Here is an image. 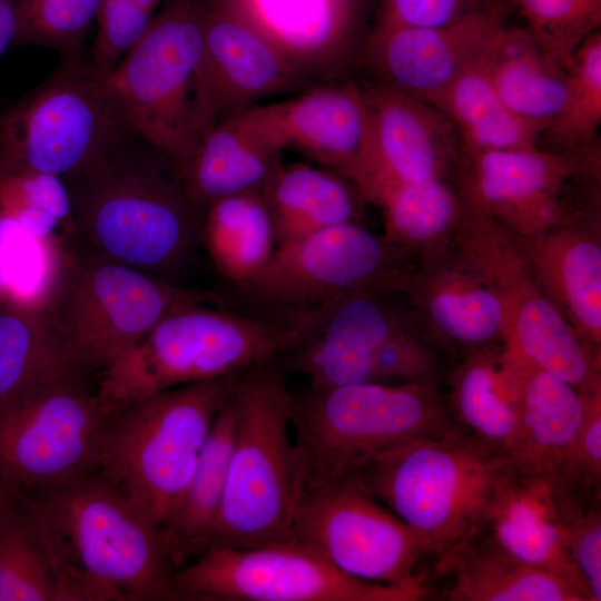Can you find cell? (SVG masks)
<instances>
[{
	"instance_id": "1",
	"label": "cell",
	"mask_w": 601,
	"mask_h": 601,
	"mask_svg": "<svg viewBox=\"0 0 601 601\" xmlns=\"http://www.w3.org/2000/svg\"><path fill=\"white\" fill-rule=\"evenodd\" d=\"M29 494L55 551L62 601L168 599L176 565L166 535L114 485L90 472Z\"/></svg>"
},
{
	"instance_id": "2",
	"label": "cell",
	"mask_w": 601,
	"mask_h": 601,
	"mask_svg": "<svg viewBox=\"0 0 601 601\" xmlns=\"http://www.w3.org/2000/svg\"><path fill=\"white\" fill-rule=\"evenodd\" d=\"M65 184L70 221L92 254L165 278L200 240L201 209L162 156L136 155L122 140Z\"/></svg>"
},
{
	"instance_id": "3",
	"label": "cell",
	"mask_w": 601,
	"mask_h": 601,
	"mask_svg": "<svg viewBox=\"0 0 601 601\" xmlns=\"http://www.w3.org/2000/svg\"><path fill=\"white\" fill-rule=\"evenodd\" d=\"M282 361L239 374L236 428L226 484L209 548H246L284 540L304 490L289 436L294 395Z\"/></svg>"
},
{
	"instance_id": "4",
	"label": "cell",
	"mask_w": 601,
	"mask_h": 601,
	"mask_svg": "<svg viewBox=\"0 0 601 601\" xmlns=\"http://www.w3.org/2000/svg\"><path fill=\"white\" fill-rule=\"evenodd\" d=\"M299 332L257 312L206 306L195 294L102 372L98 394L116 411L158 392L283 359Z\"/></svg>"
},
{
	"instance_id": "5",
	"label": "cell",
	"mask_w": 601,
	"mask_h": 601,
	"mask_svg": "<svg viewBox=\"0 0 601 601\" xmlns=\"http://www.w3.org/2000/svg\"><path fill=\"white\" fill-rule=\"evenodd\" d=\"M238 376L168 388L114 411L92 472L162 526Z\"/></svg>"
},
{
	"instance_id": "6",
	"label": "cell",
	"mask_w": 601,
	"mask_h": 601,
	"mask_svg": "<svg viewBox=\"0 0 601 601\" xmlns=\"http://www.w3.org/2000/svg\"><path fill=\"white\" fill-rule=\"evenodd\" d=\"M508 459L469 434L414 439L368 461L366 490L404 521L437 560L482 528Z\"/></svg>"
},
{
	"instance_id": "7",
	"label": "cell",
	"mask_w": 601,
	"mask_h": 601,
	"mask_svg": "<svg viewBox=\"0 0 601 601\" xmlns=\"http://www.w3.org/2000/svg\"><path fill=\"white\" fill-rule=\"evenodd\" d=\"M204 14L205 0H167L142 38L100 75L127 126L179 179L213 127L199 79Z\"/></svg>"
},
{
	"instance_id": "8",
	"label": "cell",
	"mask_w": 601,
	"mask_h": 601,
	"mask_svg": "<svg viewBox=\"0 0 601 601\" xmlns=\"http://www.w3.org/2000/svg\"><path fill=\"white\" fill-rule=\"evenodd\" d=\"M292 428L304 489L357 474L404 442L456 432L433 380L308 387L294 395Z\"/></svg>"
},
{
	"instance_id": "9",
	"label": "cell",
	"mask_w": 601,
	"mask_h": 601,
	"mask_svg": "<svg viewBox=\"0 0 601 601\" xmlns=\"http://www.w3.org/2000/svg\"><path fill=\"white\" fill-rule=\"evenodd\" d=\"M411 254L359 223L278 245L255 277L236 286L250 311L297 329L331 302L358 292L405 290Z\"/></svg>"
},
{
	"instance_id": "10",
	"label": "cell",
	"mask_w": 601,
	"mask_h": 601,
	"mask_svg": "<svg viewBox=\"0 0 601 601\" xmlns=\"http://www.w3.org/2000/svg\"><path fill=\"white\" fill-rule=\"evenodd\" d=\"M194 294L92 254L61 264L45 307L79 368L104 372Z\"/></svg>"
},
{
	"instance_id": "11",
	"label": "cell",
	"mask_w": 601,
	"mask_h": 601,
	"mask_svg": "<svg viewBox=\"0 0 601 601\" xmlns=\"http://www.w3.org/2000/svg\"><path fill=\"white\" fill-rule=\"evenodd\" d=\"M131 131L90 67L68 66L0 119V161L65 183L90 169Z\"/></svg>"
},
{
	"instance_id": "12",
	"label": "cell",
	"mask_w": 601,
	"mask_h": 601,
	"mask_svg": "<svg viewBox=\"0 0 601 601\" xmlns=\"http://www.w3.org/2000/svg\"><path fill=\"white\" fill-rule=\"evenodd\" d=\"M287 538L349 577L401 589L416 601L427 594L416 574L421 540L357 474L305 487Z\"/></svg>"
},
{
	"instance_id": "13",
	"label": "cell",
	"mask_w": 601,
	"mask_h": 601,
	"mask_svg": "<svg viewBox=\"0 0 601 601\" xmlns=\"http://www.w3.org/2000/svg\"><path fill=\"white\" fill-rule=\"evenodd\" d=\"M168 599L208 601H416L410 593L349 577L293 539L209 548L169 579Z\"/></svg>"
},
{
	"instance_id": "14",
	"label": "cell",
	"mask_w": 601,
	"mask_h": 601,
	"mask_svg": "<svg viewBox=\"0 0 601 601\" xmlns=\"http://www.w3.org/2000/svg\"><path fill=\"white\" fill-rule=\"evenodd\" d=\"M112 411L81 378L39 386L0 407V484L37 493L95 469Z\"/></svg>"
},
{
	"instance_id": "15",
	"label": "cell",
	"mask_w": 601,
	"mask_h": 601,
	"mask_svg": "<svg viewBox=\"0 0 601 601\" xmlns=\"http://www.w3.org/2000/svg\"><path fill=\"white\" fill-rule=\"evenodd\" d=\"M599 171L600 149L568 155L534 145L462 152L455 174L465 204L530 239L570 216L563 201L570 179Z\"/></svg>"
},
{
	"instance_id": "16",
	"label": "cell",
	"mask_w": 601,
	"mask_h": 601,
	"mask_svg": "<svg viewBox=\"0 0 601 601\" xmlns=\"http://www.w3.org/2000/svg\"><path fill=\"white\" fill-rule=\"evenodd\" d=\"M511 12L502 3L449 24L373 28L357 59L372 83L431 102L477 59Z\"/></svg>"
},
{
	"instance_id": "17",
	"label": "cell",
	"mask_w": 601,
	"mask_h": 601,
	"mask_svg": "<svg viewBox=\"0 0 601 601\" xmlns=\"http://www.w3.org/2000/svg\"><path fill=\"white\" fill-rule=\"evenodd\" d=\"M213 1L268 40L308 87L343 80L364 41V0Z\"/></svg>"
},
{
	"instance_id": "18",
	"label": "cell",
	"mask_w": 601,
	"mask_h": 601,
	"mask_svg": "<svg viewBox=\"0 0 601 601\" xmlns=\"http://www.w3.org/2000/svg\"><path fill=\"white\" fill-rule=\"evenodd\" d=\"M390 294L353 293L307 316L297 326L296 345L282 359L286 371L305 375L314 388L371 382L376 349L406 325Z\"/></svg>"
},
{
	"instance_id": "19",
	"label": "cell",
	"mask_w": 601,
	"mask_h": 601,
	"mask_svg": "<svg viewBox=\"0 0 601 601\" xmlns=\"http://www.w3.org/2000/svg\"><path fill=\"white\" fill-rule=\"evenodd\" d=\"M199 79L211 126L270 96L308 88L268 40L213 0H205Z\"/></svg>"
},
{
	"instance_id": "20",
	"label": "cell",
	"mask_w": 601,
	"mask_h": 601,
	"mask_svg": "<svg viewBox=\"0 0 601 601\" xmlns=\"http://www.w3.org/2000/svg\"><path fill=\"white\" fill-rule=\"evenodd\" d=\"M362 87L371 112L373 148L364 196L381 180L446 179L456 171L462 145L453 122L442 110L384 86Z\"/></svg>"
},
{
	"instance_id": "21",
	"label": "cell",
	"mask_w": 601,
	"mask_h": 601,
	"mask_svg": "<svg viewBox=\"0 0 601 601\" xmlns=\"http://www.w3.org/2000/svg\"><path fill=\"white\" fill-rule=\"evenodd\" d=\"M278 108L287 147L351 180L364 195L373 148L363 87L344 79L317 83Z\"/></svg>"
},
{
	"instance_id": "22",
	"label": "cell",
	"mask_w": 601,
	"mask_h": 601,
	"mask_svg": "<svg viewBox=\"0 0 601 601\" xmlns=\"http://www.w3.org/2000/svg\"><path fill=\"white\" fill-rule=\"evenodd\" d=\"M285 148L278 102L258 104L216 122L180 180L203 210L221 198L260 189L282 166Z\"/></svg>"
},
{
	"instance_id": "23",
	"label": "cell",
	"mask_w": 601,
	"mask_h": 601,
	"mask_svg": "<svg viewBox=\"0 0 601 601\" xmlns=\"http://www.w3.org/2000/svg\"><path fill=\"white\" fill-rule=\"evenodd\" d=\"M523 244L536 287L600 357L599 229L595 225L569 216L541 235L523 239Z\"/></svg>"
},
{
	"instance_id": "24",
	"label": "cell",
	"mask_w": 601,
	"mask_h": 601,
	"mask_svg": "<svg viewBox=\"0 0 601 601\" xmlns=\"http://www.w3.org/2000/svg\"><path fill=\"white\" fill-rule=\"evenodd\" d=\"M405 290L434 331L453 343L475 347L504 337L505 296L455 249L425 259Z\"/></svg>"
},
{
	"instance_id": "25",
	"label": "cell",
	"mask_w": 601,
	"mask_h": 601,
	"mask_svg": "<svg viewBox=\"0 0 601 601\" xmlns=\"http://www.w3.org/2000/svg\"><path fill=\"white\" fill-rule=\"evenodd\" d=\"M482 528L515 558L566 581L591 601L545 480L524 476L509 465L495 483Z\"/></svg>"
},
{
	"instance_id": "26",
	"label": "cell",
	"mask_w": 601,
	"mask_h": 601,
	"mask_svg": "<svg viewBox=\"0 0 601 601\" xmlns=\"http://www.w3.org/2000/svg\"><path fill=\"white\" fill-rule=\"evenodd\" d=\"M521 363L519 422L506 459L515 472L548 481L578 437L585 398L573 385Z\"/></svg>"
},
{
	"instance_id": "27",
	"label": "cell",
	"mask_w": 601,
	"mask_h": 601,
	"mask_svg": "<svg viewBox=\"0 0 601 601\" xmlns=\"http://www.w3.org/2000/svg\"><path fill=\"white\" fill-rule=\"evenodd\" d=\"M436 570L452 577V601H589L566 581L515 558L483 528L437 560Z\"/></svg>"
},
{
	"instance_id": "28",
	"label": "cell",
	"mask_w": 601,
	"mask_h": 601,
	"mask_svg": "<svg viewBox=\"0 0 601 601\" xmlns=\"http://www.w3.org/2000/svg\"><path fill=\"white\" fill-rule=\"evenodd\" d=\"M506 299L502 341L508 352L577 388L600 376V357L536 287L531 273L509 288Z\"/></svg>"
},
{
	"instance_id": "29",
	"label": "cell",
	"mask_w": 601,
	"mask_h": 601,
	"mask_svg": "<svg viewBox=\"0 0 601 601\" xmlns=\"http://www.w3.org/2000/svg\"><path fill=\"white\" fill-rule=\"evenodd\" d=\"M480 62L509 110L543 134L565 102L568 71L539 47L524 26L510 22L492 37Z\"/></svg>"
},
{
	"instance_id": "30",
	"label": "cell",
	"mask_w": 601,
	"mask_h": 601,
	"mask_svg": "<svg viewBox=\"0 0 601 601\" xmlns=\"http://www.w3.org/2000/svg\"><path fill=\"white\" fill-rule=\"evenodd\" d=\"M277 246L348 223H359L366 200L351 180L323 166H282L260 188Z\"/></svg>"
},
{
	"instance_id": "31",
	"label": "cell",
	"mask_w": 601,
	"mask_h": 601,
	"mask_svg": "<svg viewBox=\"0 0 601 601\" xmlns=\"http://www.w3.org/2000/svg\"><path fill=\"white\" fill-rule=\"evenodd\" d=\"M83 375L43 305L0 302V407L39 386Z\"/></svg>"
},
{
	"instance_id": "32",
	"label": "cell",
	"mask_w": 601,
	"mask_h": 601,
	"mask_svg": "<svg viewBox=\"0 0 601 601\" xmlns=\"http://www.w3.org/2000/svg\"><path fill=\"white\" fill-rule=\"evenodd\" d=\"M521 361L501 348L473 352L454 374L452 402L467 434L506 457L519 422Z\"/></svg>"
},
{
	"instance_id": "33",
	"label": "cell",
	"mask_w": 601,
	"mask_h": 601,
	"mask_svg": "<svg viewBox=\"0 0 601 601\" xmlns=\"http://www.w3.org/2000/svg\"><path fill=\"white\" fill-rule=\"evenodd\" d=\"M0 601H62L48 532L29 493L0 484Z\"/></svg>"
},
{
	"instance_id": "34",
	"label": "cell",
	"mask_w": 601,
	"mask_h": 601,
	"mask_svg": "<svg viewBox=\"0 0 601 601\" xmlns=\"http://www.w3.org/2000/svg\"><path fill=\"white\" fill-rule=\"evenodd\" d=\"M235 428L231 393L214 421L184 493L161 526L176 570L209 545L224 495Z\"/></svg>"
},
{
	"instance_id": "35",
	"label": "cell",
	"mask_w": 601,
	"mask_h": 601,
	"mask_svg": "<svg viewBox=\"0 0 601 601\" xmlns=\"http://www.w3.org/2000/svg\"><path fill=\"white\" fill-rule=\"evenodd\" d=\"M380 206L392 244L424 260L445 252L464 210V201L446 179L381 180L365 195Z\"/></svg>"
},
{
	"instance_id": "36",
	"label": "cell",
	"mask_w": 601,
	"mask_h": 601,
	"mask_svg": "<svg viewBox=\"0 0 601 601\" xmlns=\"http://www.w3.org/2000/svg\"><path fill=\"white\" fill-rule=\"evenodd\" d=\"M200 240L216 269L235 286L262 272L277 240L260 189L210 204L203 216Z\"/></svg>"
},
{
	"instance_id": "37",
	"label": "cell",
	"mask_w": 601,
	"mask_h": 601,
	"mask_svg": "<svg viewBox=\"0 0 601 601\" xmlns=\"http://www.w3.org/2000/svg\"><path fill=\"white\" fill-rule=\"evenodd\" d=\"M480 56L430 102L453 122L462 152L539 145L541 130L518 118L503 104Z\"/></svg>"
},
{
	"instance_id": "38",
	"label": "cell",
	"mask_w": 601,
	"mask_h": 601,
	"mask_svg": "<svg viewBox=\"0 0 601 601\" xmlns=\"http://www.w3.org/2000/svg\"><path fill=\"white\" fill-rule=\"evenodd\" d=\"M568 71L565 102L540 137L539 146L568 155L599 147L601 124V31L575 50Z\"/></svg>"
},
{
	"instance_id": "39",
	"label": "cell",
	"mask_w": 601,
	"mask_h": 601,
	"mask_svg": "<svg viewBox=\"0 0 601 601\" xmlns=\"http://www.w3.org/2000/svg\"><path fill=\"white\" fill-rule=\"evenodd\" d=\"M585 412L578 437L560 469L546 482L562 523L600 502L601 483V381L580 387Z\"/></svg>"
},
{
	"instance_id": "40",
	"label": "cell",
	"mask_w": 601,
	"mask_h": 601,
	"mask_svg": "<svg viewBox=\"0 0 601 601\" xmlns=\"http://www.w3.org/2000/svg\"><path fill=\"white\" fill-rule=\"evenodd\" d=\"M539 47L568 70L578 47L600 31L601 0H509Z\"/></svg>"
},
{
	"instance_id": "41",
	"label": "cell",
	"mask_w": 601,
	"mask_h": 601,
	"mask_svg": "<svg viewBox=\"0 0 601 601\" xmlns=\"http://www.w3.org/2000/svg\"><path fill=\"white\" fill-rule=\"evenodd\" d=\"M0 213L29 233L51 238L61 220H70L69 191L56 176L0 161Z\"/></svg>"
},
{
	"instance_id": "42",
	"label": "cell",
	"mask_w": 601,
	"mask_h": 601,
	"mask_svg": "<svg viewBox=\"0 0 601 601\" xmlns=\"http://www.w3.org/2000/svg\"><path fill=\"white\" fill-rule=\"evenodd\" d=\"M100 0H19L16 41L75 52Z\"/></svg>"
},
{
	"instance_id": "43",
	"label": "cell",
	"mask_w": 601,
	"mask_h": 601,
	"mask_svg": "<svg viewBox=\"0 0 601 601\" xmlns=\"http://www.w3.org/2000/svg\"><path fill=\"white\" fill-rule=\"evenodd\" d=\"M152 16L135 0H100L91 68L101 76L111 71L142 38Z\"/></svg>"
},
{
	"instance_id": "44",
	"label": "cell",
	"mask_w": 601,
	"mask_h": 601,
	"mask_svg": "<svg viewBox=\"0 0 601 601\" xmlns=\"http://www.w3.org/2000/svg\"><path fill=\"white\" fill-rule=\"evenodd\" d=\"M434 372V356L405 325L394 331L376 349L371 364V382H421L433 380Z\"/></svg>"
},
{
	"instance_id": "45",
	"label": "cell",
	"mask_w": 601,
	"mask_h": 601,
	"mask_svg": "<svg viewBox=\"0 0 601 601\" xmlns=\"http://www.w3.org/2000/svg\"><path fill=\"white\" fill-rule=\"evenodd\" d=\"M502 3L509 0H380L374 28L449 24Z\"/></svg>"
},
{
	"instance_id": "46",
	"label": "cell",
	"mask_w": 601,
	"mask_h": 601,
	"mask_svg": "<svg viewBox=\"0 0 601 601\" xmlns=\"http://www.w3.org/2000/svg\"><path fill=\"white\" fill-rule=\"evenodd\" d=\"M563 535L574 565L588 588L591 601L601 600L600 502L563 523Z\"/></svg>"
},
{
	"instance_id": "47",
	"label": "cell",
	"mask_w": 601,
	"mask_h": 601,
	"mask_svg": "<svg viewBox=\"0 0 601 601\" xmlns=\"http://www.w3.org/2000/svg\"><path fill=\"white\" fill-rule=\"evenodd\" d=\"M20 225L0 213V302L11 297L12 256Z\"/></svg>"
},
{
	"instance_id": "48",
	"label": "cell",
	"mask_w": 601,
	"mask_h": 601,
	"mask_svg": "<svg viewBox=\"0 0 601 601\" xmlns=\"http://www.w3.org/2000/svg\"><path fill=\"white\" fill-rule=\"evenodd\" d=\"M19 0H0V57L16 41Z\"/></svg>"
},
{
	"instance_id": "49",
	"label": "cell",
	"mask_w": 601,
	"mask_h": 601,
	"mask_svg": "<svg viewBox=\"0 0 601 601\" xmlns=\"http://www.w3.org/2000/svg\"><path fill=\"white\" fill-rule=\"evenodd\" d=\"M135 1L138 2L142 8H145L149 12L154 13L156 8L160 3L166 2L167 0H135Z\"/></svg>"
}]
</instances>
